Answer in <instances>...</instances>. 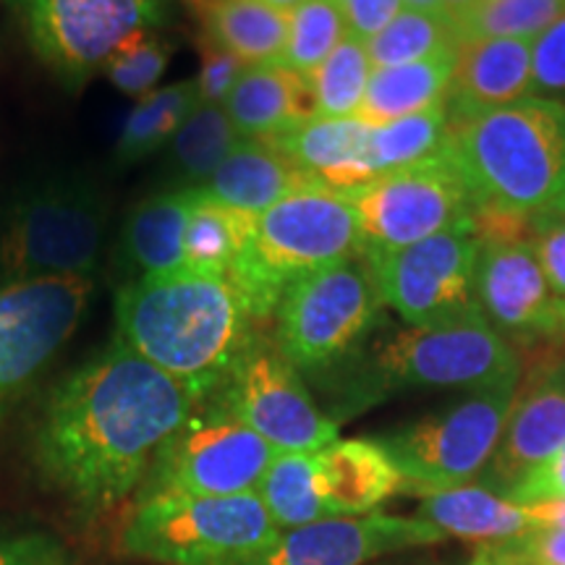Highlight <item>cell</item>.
Returning <instances> with one entry per match:
<instances>
[{"instance_id":"6da1fadb","label":"cell","mask_w":565,"mask_h":565,"mask_svg":"<svg viewBox=\"0 0 565 565\" xmlns=\"http://www.w3.org/2000/svg\"><path fill=\"white\" fill-rule=\"evenodd\" d=\"M202 401L192 385L113 341L45 401L34 463L76 511L110 513L137 498L162 445Z\"/></svg>"},{"instance_id":"7a4b0ae2","label":"cell","mask_w":565,"mask_h":565,"mask_svg":"<svg viewBox=\"0 0 565 565\" xmlns=\"http://www.w3.org/2000/svg\"><path fill=\"white\" fill-rule=\"evenodd\" d=\"M113 312L118 343L202 398L221 385L257 324L228 275L192 267L129 280L118 288Z\"/></svg>"},{"instance_id":"3957f363","label":"cell","mask_w":565,"mask_h":565,"mask_svg":"<svg viewBox=\"0 0 565 565\" xmlns=\"http://www.w3.org/2000/svg\"><path fill=\"white\" fill-rule=\"evenodd\" d=\"M448 154L471 202L534 215L565 207V103L526 97L450 124Z\"/></svg>"},{"instance_id":"277c9868","label":"cell","mask_w":565,"mask_h":565,"mask_svg":"<svg viewBox=\"0 0 565 565\" xmlns=\"http://www.w3.org/2000/svg\"><path fill=\"white\" fill-rule=\"evenodd\" d=\"M343 398L351 412L404 391H487L519 385L521 362L482 312L440 324L391 330L345 362Z\"/></svg>"},{"instance_id":"5b68a950","label":"cell","mask_w":565,"mask_h":565,"mask_svg":"<svg viewBox=\"0 0 565 565\" xmlns=\"http://www.w3.org/2000/svg\"><path fill=\"white\" fill-rule=\"evenodd\" d=\"M364 249L356 212L345 194L303 189L254 217L228 280L246 315L265 322L294 282Z\"/></svg>"},{"instance_id":"8992f818","label":"cell","mask_w":565,"mask_h":565,"mask_svg":"<svg viewBox=\"0 0 565 565\" xmlns=\"http://www.w3.org/2000/svg\"><path fill=\"white\" fill-rule=\"evenodd\" d=\"M108 196L82 173L32 183L0 212V288L47 278H92Z\"/></svg>"},{"instance_id":"52a82bcc","label":"cell","mask_w":565,"mask_h":565,"mask_svg":"<svg viewBox=\"0 0 565 565\" xmlns=\"http://www.w3.org/2000/svg\"><path fill=\"white\" fill-rule=\"evenodd\" d=\"M280 536L257 492L139 498L121 532L129 557L158 565H252Z\"/></svg>"},{"instance_id":"ba28073f","label":"cell","mask_w":565,"mask_h":565,"mask_svg":"<svg viewBox=\"0 0 565 565\" xmlns=\"http://www.w3.org/2000/svg\"><path fill=\"white\" fill-rule=\"evenodd\" d=\"M380 307L385 303L364 259H343L288 288L273 341L299 372H335L362 351Z\"/></svg>"},{"instance_id":"9c48e42d","label":"cell","mask_w":565,"mask_h":565,"mask_svg":"<svg viewBox=\"0 0 565 565\" xmlns=\"http://www.w3.org/2000/svg\"><path fill=\"white\" fill-rule=\"evenodd\" d=\"M519 385L471 391L422 419L401 424L380 437L404 477V492H433L475 484L503 437Z\"/></svg>"},{"instance_id":"30bf717a","label":"cell","mask_w":565,"mask_h":565,"mask_svg":"<svg viewBox=\"0 0 565 565\" xmlns=\"http://www.w3.org/2000/svg\"><path fill=\"white\" fill-rule=\"evenodd\" d=\"M278 450L252 427L204 398L171 440L162 445L139 498H223L257 492Z\"/></svg>"},{"instance_id":"8fae6325","label":"cell","mask_w":565,"mask_h":565,"mask_svg":"<svg viewBox=\"0 0 565 565\" xmlns=\"http://www.w3.org/2000/svg\"><path fill=\"white\" fill-rule=\"evenodd\" d=\"M207 398H215L278 454H317L338 440V422L315 404L301 372L273 338L257 330Z\"/></svg>"},{"instance_id":"7c38bea8","label":"cell","mask_w":565,"mask_h":565,"mask_svg":"<svg viewBox=\"0 0 565 565\" xmlns=\"http://www.w3.org/2000/svg\"><path fill=\"white\" fill-rule=\"evenodd\" d=\"M38 58L82 87L116 47L171 19V0H9Z\"/></svg>"},{"instance_id":"4fadbf2b","label":"cell","mask_w":565,"mask_h":565,"mask_svg":"<svg viewBox=\"0 0 565 565\" xmlns=\"http://www.w3.org/2000/svg\"><path fill=\"white\" fill-rule=\"evenodd\" d=\"M362 254L380 299L408 324L454 322L479 312V242L469 221L404 249L364 246Z\"/></svg>"},{"instance_id":"5bb4252c","label":"cell","mask_w":565,"mask_h":565,"mask_svg":"<svg viewBox=\"0 0 565 565\" xmlns=\"http://www.w3.org/2000/svg\"><path fill=\"white\" fill-rule=\"evenodd\" d=\"M364 246L404 249L469 221L471 194L448 150L349 194Z\"/></svg>"},{"instance_id":"9a60e30c","label":"cell","mask_w":565,"mask_h":565,"mask_svg":"<svg viewBox=\"0 0 565 565\" xmlns=\"http://www.w3.org/2000/svg\"><path fill=\"white\" fill-rule=\"evenodd\" d=\"M92 278H47L0 288V412L51 366L87 315Z\"/></svg>"},{"instance_id":"2e32d148","label":"cell","mask_w":565,"mask_h":565,"mask_svg":"<svg viewBox=\"0 0 565 565\" xmlns=\"http://www.w3.org/2000/svg\"><path fill=\"white\" fill-rule=\"evenodd\" d=\"M445 534L419 515L366 513L322 519L280 532L252 565H372L380 557L443 542Z\"/></svg>"},{"instance_id":"e0dca14e","label":"cell","mask_w":565,"mask_h":565,"mask_svg":"<svg viewBox=\"0 0 565 565\" xmlns=\"http://www.w3.org/2000/svg\"><path fill=\"white\" fill-rule=\"evenodd\" d=\"M477 303L503 338L550 341L557 301L529 242L479 244Z\"/></svg>"},{"instance_id":"ac0fdd59","label":"cell","mask_w":565,"mask_h":565,"mask_svg":"<svg viewBox=\"0 0 565 565\" xmlns=\"http://www.w3.org/2000/svg\"><path fill=\"white\" fill-rule=\"evenodd\" d=\"M565 443V362L540 366L524 393H515L503 437L479 477L490 492L505 494Z\"/></svg>"},{"instance_id":"d6986e66","label":"cell","mask_w":565,"mask_h":565,"mask_svg":"<svg viewBox=\"0 0 565 565\" xmlns=\"http://www.w3.org/2000/svg\"><path fill=\"white\" fill-rule=\"evenodd\" d=\"M312 498L322 519L374 513L404 492V477L377 440H341L312 454Z\"/></svg>"},{"instance_id":"ffe728a7","label":"cell","mask_w":565,"mask_h":565,"mask_svg":"<svg viewBox=\"0 0 565 565\" xmlns=\"http://www.w3.org/2000/svg\"><path fill=\"white\" fill-rule=\"evenodd\" d=\"M534 97L532 42L479 40L458 53L445 108L450 124Z\"/></svg>"},{"instance_id":"44dd1931","label":"cell","mask_w":565,"mask_h":565,"mask_svg":"<svg viewBox=\"0 0 565 565\" xmlns=\"http://www.w3.org/2000/svg\"><path fill=\"white\" fill-rule=\"evenodd\" d=\"M366 139H370V126L356 118L317 116L265 141L278 147L322 189L349 196L374 181L366 166Z\"/></svg>"},{"instance_id":"7402d4cb","label":"cell","mask_w":565,"mask_h":565,"mask_svg":"<svg viewBox=\"0 0 565 565\" xmlns=\"http://www.w3.org/2000/svg\"><path fill=\"white\" fill-rule=\"evenodd\" d=\"M223 108L242 139H275L320 116L309 76L280 63L246 68Z\"/></svg>"},{"instance_id":"603a6c76","label":"cell","mask_w":565,"mask_h":565,"mask_svg":"<svg viewBox=\"0 0 565 565\" xmlns=\"http://www.w3.org/2000/svg\"><path fill=\"white\" fill-rule=\"evenodd\" d=\"M303 189L322 186L299 171L270 141L242 139L221 162V168L210 175V181L200 186V192L212 202L259 215L275 202Z\"/></svg>"},{"instance_id":"cb8c5ba5","label":"cell","mask_w":565,"mask_h":565,"mask_svg":"<svg viewBox=\"0 0 565 565\" xmlns=\"http://www.w3.org/2000/svg\"><path fill=\"white\" fill-rule=\"evenodd\" d=\"M200 189H168L139 202L121 231V265L131 280L183 267V236Z\"/></svg>"},{"instance_id":"d4e9b609","label":"cell","mask_w":565,"mask_h":565,"mask_svg":"<svg viewBox=\"0 0 565 565\" xmlns=\"http://www.w3.org/2000/svg\"><path fill=\"white\" fill-rule=\"evenodd\" d=\"M416 515L440 529L445 536H461L482 545H494L540 529L526 505L513 503L482 484H463L427 494L422 498Z\"/></svg>"},{"instance_id":"484cf974","label":"cell","mask_w":565,"mask_h":565,"mask_svg":"<svg viewBox=\"0 0 565 565\" xmlns=\"http://www.w3.org/2000/svg\"><path fill=\"white\" fill-rule=\"evenodd\" d=\"M204 24V40L246 68L278 63L288 34V11L263 0H189Z\"/></svg>"},{"instance_id":"4316f807","label":"cell","mask_w":565,"mask_h":565,"mask_svg":"<svg viewBox=\"0 0 565 565\" xmlns=\"http://www.w3.org/2000/svg\"><path fill=\"white\" fill-rule=\"evenodd\" d=\"M458 58L406 63V66L372 68L356 121L370 129L414 116L445 103Z\"/></svg>"},{"instance_id":"83f0119b","label":"cell","mask_w":565,"mask_h":565,"mask_svg":"<svg viewBox=\"0 0 565 565\" xmlns=\"http://www.w3.org/2000/svg\"><path fill=\"white\" fill-rule=\"evenodd\" d=\"M242 141L223 105L200 103L168 141L166 168L173 189H200Z\"/></svg>"},{"instance_id":"f1b7e54d","label":"cell","mask_w":565,"mask_h":565,"mask_svg":"<svg viewBox=\"0 0 565 565\" xmlns=\"http://www.w3.org/2000/svg\"><path fill=\"white\" fill-rule=\"evenodd\" d=\"M196 105H200V92H196L194 79L168 84V87H158L150 95L139 97L126 118L121 139H118V166H131V162L150 158L162 147H168V141L192 116Z\"/></svg>"},{"instance_id":"f546056e","label":"cell","mask_w":565,"mask_h":565,"mask_svg":"<svg viewBox=\"0 0 565 565\" xmlns=\"http://www.w3.org/2000/svg\"><path fill=\"white\" fill-rule=\"evenodd\" d=\"M364 45L372 68L458 58L461 53V38H458L454 21L414 9L401 11L383 32L374 34Z\"/></svg>"},{"instance_id":"4dcf8cb0","label":"cell","mask_w":565,"mask_h":565,"mask_svg":"<svg viewBox=\"0 0 565 565\" xmlns=\"http://www.w3.org/2000/svg\"><path fill=\"white\" fill-rule=\"evenodd\" d=\"M450 118L445 103L414 113L387 126L370 129L366 139V166L374 179L401 171L448 150Z\"/></svg>"},{"instance_id":"1f68e13d","label":"cell","mask_w":565,"mask_h":565,"mask_svg":"<svg viewBox=\"0 0 565 565\" xmlns=\"http://www.w3.org/2000/svg\"><path fill=\"white\" fill-rule=\"evenodd\" d=\"M254 217L257 215L212 202L200 192L183 236V267L228 275L233 259L249 238Z\"/></svg>"},{"instance_id":"d6a6232c","label":"cell","mask_w":565,"mask_h":565,"mask_svg":"<svg viewBox=\"0 0 565 565\" xmlns=\"http://www.w3.org/2000/svg\"><path fill=\"white\" fill-rule=\"evenodd\" d=\"M561 17H565V0H484L469 17L456 21V32L461 45L479 40L534 42Z\"/></svg>"},{"instance_id":"836d02e7","label":"cell","mask_w":565,"mask_h":565,"mask_svg":"<svg viewBox=\"0 0 565 565\" xmlns=\"http://www.w3.org/2000/svg\"><path fill=\"white\" fill-rule=\"evenodd\" d=\"M345 38L335 0H301L288 11V34L278 63L309 76Z\"/></svg>"},{"instance_id":"e575fe53","label":"cell","mask_w":565,"mask_h":565,"mask_svg":"<svg viewBox=\"0 0 565 565\" xmlns=\"http://www.w3.org/2000/svg\"><path fill=\"white\" fill-rule=\"evenodd\" d=\"M372 63L364 42L345 38L328 61L320 63L309 82H312L317 110L328 118H353L364 100L366 82H370Z\"/></svg>"},{"instance_id":"d590c367","label":"cell","mask_w":565,"mask_h":565,"mask_svg":"<svg viewBox=\"0 0 565 565\" xmlns=\"http://www.w3.org/2000/svg\"><path fill=\"white\" fill-rule=\"evenodd\" d=\"M171 61V45L158 32H137L116 47L103 71L118 92L131 97H145L158 89L160 76Z\"/></svg>"},{"instance_id":"8d00e7d4","label":"cell","mask_w":565,"mask_h":565,"mask_svg":"<svg viewBox=\"0 0 565 565\" xmlns=\"http://www.w3.org/2000/svg\"><path fill=\"white\" fill-rule=\"evenodd\" d=\"M0 565H76L58 534L45 529H0Z\"/></svg>"},{"instance_id":"74e56055","label":"cell","mask_w":565,"mask_h":565,"mask_svg":"<svg viewBox=\"0 0 565 565\" xmlns=\"http://www.w3.org/2000/svg\"><path fill=\"white\" fill-rule=\"evenodd\" d=\"M529 244L550 282V291L557 301H565V210L534 212Z\"/></svg>"},{"instance_id":"f35d334b","label":"cell","mask_w":565,"mask_h":565,"mask_svg":"<svg viewBox=\"0 0 565 565\" xmlns=\"http://www.w3.org/2000/svg\"><path fill=\"white\" fill-rule=\"evenodd\" d=\"M534 97L565 95V17L532 42Z\"/></svg>"},{"instance_id":"ab89813d","label":"cell","mask_w":565,"mask_h":565,"mask_svg":"<svg viewBox=\"0 0 565 565\" xmlns=\"http://www.w3.org/2000/svg\"><path fill=\"white\" fill-rule=\"evenodd\" d=\"M246 66L238 58H233L231 53L221 51L217 45H212L210 40H204L200 45V76H196V92H200V103L223 105L225 97L231 95V89L236 87V82L242 79Z\"/></svg>"},{"instance_id":"60d3db41","label":"cell","mask_w":565,"mask_h":565,"mask_svg":"<svg viewBox=\"0 0 565 565\" xmlns=\"http://www.w3.org/2000/svg\"><path fill=\"white\" fill-rule=\"evenodd\" d=\"M345 34L359 42H370L406 9L404 0H335Z\"/></svg>"},{"instance_id":"b9f144b4","label":"cell","mask_w":565,"mask_h":565,"mask_svg":"<svg viewBox=\"0 0 565 565\" xmlns=\"http://www.w3.org/2000/svg\"><path fill=\"white\" fill-rule=\"evenodd\" d=\"M508 500L519 505H540L565 500V443L557 448L553 458L536 466L524 482H519L511 492L505 494Z\"/></svg>"},{"instance_id":"7bdbcfd3","label":"cell","mask_w":565,"mask_h":565,"mask_svg":"<svg viewBox=\"0 0 565 565\" xmlns=\"http://www.w3.org/2000/svg\"><path fill=\"white\" fill-rule=\"evenodd\" d=\"M505 542L515 553L526 555L529 561L540 565H565V529L542 526Z\"/></svg>"},{"instance_id":"ee69618b","label":"cell","mask_w":565,"mask_h":565,"mask_svg":"<svg viewBox=\"0 0 565 565\" xmlns=\"http://www.w3.org/2000/svg\"><path fill=\"white\" fill-rule=\"evenodd\" d=\"M536 524L553 526V529H565V500H555V503H540V505H526Z\"/></svg>"},{"instance_id":"f6af8a7d","label":"cell","mask_w":565,"mask_h":565,"mask_svg":"<svg viewBox=\"0 0 565 565\" xmlns=\"http://www.w3.org/2000/svg\"><path fill=\"white\" fill-rule=\"evenodd\" d=\"M440 3H443L445 17H448L456 24V21L469 17V13L475 11L479 3H484V0H440Z\"/></svg>"},{"instance_id":"bcb514c9","label":"cell","mask_w":565,"mask_h":565,"mask_svg":"<svg viewBox=\"0 0 565 565\" xmlns=\"http://www.w3.org/2000/svg\"><path fill=\"white\" fill-rule=\"evenodd\" d=\"M404 6H406V9H414V11H427V13H437V17H445L440 0H404ZM445 19H448V17H445Z\"/></svg>"},{"instance_id":"7dc6e473","label":"cell","mask_w":565,"mask_h":565,"mask_svg":"<svg viewBox=\"0 0 565 565\" xmlns=\"http://www.w3.org/2000/svg\"><path fill=\"white\" fill-rule=\"evenodd\" d=\"M550 341H557V343H565V301L557 303V317H555V330H553V338Z\"/></svg>"},{"instance_id":"c3c4849f","label":"cell","mask_w":565,"mask_h":565,"mask_svg":"<svg viewBox=\"0 0 565 565\" xmlns=\"http://www.w3.org/2000/svg\"><path fill=\"white\" fill-rule=\"evenodd\" d=\"M469 565H500V563H498V557L492 555L490 545H482V547H479L477 553H475V557H471Z\"/></svg>"},{"instance_id":"681fc988","label":"cell","mask_w":565,"mask_h":565,"mask_svg":"<svg viewBox=\"0 0 565 565\" xmlns=\"http://www.w3.org/2000/svg\"><path fill=\"white\" fill-rule=\"evenodd\" d=\"M263 3L275 6V9H280V11H291L294 6L301 3V0H263Z\"/></svg>"},{"instance_id":"f907efd6","label":"cell","mask_w":565,"mask_h":565,"mask_svg":"<svg viewBox=\"0 0 565 565\" xmlns=\"http://www.w3.org/2000/svg\"><path fill=\"white\" fill-rule=\"evenodd\" d=\"M563 210H565V207H563Z\"/></svg>"}]
</instances>
